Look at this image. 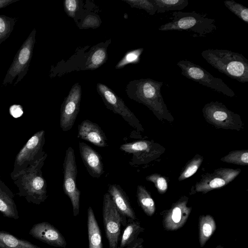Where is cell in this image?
Masks as SVG:
<instances>
[{"mask_svg":"<svg viewBox=\"0 0 248 248\" xmlns=\"http://www.w3.org/2000/svg\"><path fill=\"white\" fill-rule=\"evenodd\" d=\"M45 131L41 130L34 133L17 154L11 178L33 165L46 153L43 150Z\"/></svg>","mask_w":248,"mask_h":248,"instance_id":"7","label":"cell"},{"mask_svg":"<svg viewBox=\"0 0 248 248\" xmlns=\"http://www.w3.org/2000/svg\"><path fill=\"white\" fill-rule=\"evenodd\" d=\"M143 51V48H140L128 51L118 62L115 68L120 69L128 64L138 63Z\"/></svg>","mask_w":248,"mask_h":248,"instance_id":"27","label":"cell"},{"mask_svg":"<svg viewBox=\"0 0 248 248\" xmlns=\"http://www.w3.org/2000/svg\"><path fill=\"white\" fill-rule=\"evenodd\" d=\"M14 194L0 179V212L6 217L17 219L19 216Z\"/></svg>","mask_w":248,"mask_h":248,"instance_id":"17","label":"cell"},{"mask_svg":"<svg viewBox=\"0 0 248 248\" xmlns=\"http://www.w3.org/2000/svg\"><path fill=\"white\" fill-rule=\"evenodd\" d=\"M81 86L75 83L64 99L61 108L60 125L63 131L70 130L74 125L80 109Z\"/></svg>","mask_w":248,"mask_h":248,"instance_id":"10","label":"cell"},{"mask_svg":"<svg viewBox=\"0 0 248 248\" xmlns=\"http://www.w3.org/2000/svg\"><path fill=\"white\" fill-rule=\"evenodd\" d=\"M216 248H223V247L221 246H218L217 247H216Z\"/></svg>","mask_w":248,"mask_h":248,"instance_id":"39","label":"cell"},{"mask_svg":"<svg viewBox=\"0 0 248 248\" xmlns=\"http://www.w3.org/2000/svg\"><path fill=\"white\" fill-rule=\"evenodd\" d=\"M181 74L194 81L230 97L235 95L234 92L219 78H216L202 66L185 60L177 63Z\"/></svg>","mask_w":248,"mask_h":248,"instance_id":"6","label":"cell"},{"mask_svg":"<svg viewBox=\"0 0 248 248\" xmlns=\"http://www.w3.org/2000/svg\"><path fill=\"white\" fill-rule=\"evenodd\" d=\"M98 94L106 107L115 114L120 115L127 123L134 127H138L136 117L125 104L124 101L107 85L98 83L96 85Z\"/></svg>","mask_w":248,"mask_h":248,"instance_id":"11","label":"cell"},{"mask_svg":"<svg viewBox=\"0 0 248 248\" xmlns=\"http://www.w3.org/2000/svg\"><path fill=\"white\" fill-rule=\"evenodd\" d=\"M225 6L240 19L248 23V8L233 0L224 1Z\"/></svg>","mask_w":248,"mask_h":248,"instance_id":"26","label":"cell"},{"mask_svg":"<svg viewBox=\"0 0 248 248\" xmlns=\"http://www.w3.org/2000/svg\"><path fill=\"white\" fill-rule=\"evenodd\" d=\"M22 107L20 105L14 104L10 106L9 113L15 118L21 117L23 114Z\"/></svg>","mask_w":248,"mask_h":248,"instance_id":"31","label":"cell"},{"mask_svg":"<svg viewBox=\"0 0 248 248\" xmlns=\"http://www.w3.org/2000/svg\"><path fill=\"white\" fill-rule=\"evenodd\" d=\"M202 58L212 67L241 83L248 82V59L242 54L229 50L208 49Z\"/></svg>","mask_w":248,"mask_h":248,"instance_id":"2","label":"cell"},{"mask_svg":"<svg viewBox=\"0 0 248 248\" xmlns=\"http://www.w3.org/2000/svg\"><path fill=\"white\" fill-rule=\"evenodd\" d=\"M107 60L106 47L96 46L89 55L85 69H95L104 64Z\"/></svg>","mask_w":248,"mask_h":248,"instance_id":"22","label":"cell"},{"mask_svg":"<svg viewBox=\"0 0 248 248\" xmlns=\"http://www.w3.org/2000/svg\"><path fill=\"white\" fill-rule=\"evenodd\" d=\"M213 117L217 120L223 121L227 117V114L223 109H216V111L213 113Z\"/></svg>","mask_w":248,"mask_h":248,"instance_id":"32","label":"cell"},{"mask_svg":"<svg viewBox=\"0 0 248 248\" xmlns=\"http://www.w3.org/2000/svg\"><path fill=\"white\" fill-rule=\"evenodd\" d=\"M190 209L184 204L174 206L163 218V225L167 230L173 231L182 227L189 216Z\"/></svg>","mask_w":248,"mask_h":248,"instance_id":"16","label":"cell"},{"mask_svg":"<svg viewBox=\"0 0 248 248\" xmlns=\"http://www.w3.org/2000/svg\"><path fill=\"white\" fill-rule=\"evenodd\" d=\"M88 248H103L100 228L92 207L87 210Z\"/></svg>","mask_w":248,"mask_h":248,"instance_id":"18","label":"cell"},{"mask_svg":"<svg viewBox=\"0 0 248 248\" xmlns=\"http://www.w3.org/2000/svg\"><path fill=\"white\" fill-rule=\"evenodd\" d=\"M157 8V13L184 9L188 4L187 0H151Z\"/></svg>","mask_w":248,"mask_h":248,"instance_id":"23","label":"cell"},{"mask_svg":"<svg viewBox=\"0 0 248 248\" xmlns=\"http://www.w3.org/2000/svg\"><path fill=\"white\" fill-rule=\"evenodd\" d=\"M198 170V166L197 165H193L189 168L186 170L185 173V177L186 178L189 177L194 174Z\"/></svg>","mask_w":248,"mask_h":248,"instance_id":"36","label":"cell"},{"mask_svg":"<svg viewBox=\"0 0 248 248\" xmlns=\"http://www.w3.org/2000/svg\"><path fill=\"white\" fill-rule=\"evenodd\" d=\"M20 0H0V9L5 8L6 6Z\"/></svg>","mask_w":248,"mask_h":248,"instance_id":"37","label":"cell"},{"mask_svg":"<svg viewBox=\"0 0 248 248\" xmlns=\"http://www.w3.org/2000/svg\"><path fill=\"white\" fill-rule=\"evenodd\" d=\"M216 224L213 217L209 215L202 216L199 219V241L201 247L214 233Z\"/></svg>","mask_w":248,"mask_h":248,"instance_id":"21","label":"cell"},{"mask_svg":"<svg viewBox=\"0 0 248 248\" xmlns=\"http://www.w3.org/2000/svg\"><path fill=\"white\" fill-rule=\"evenodd\" d=\"M36 29H33L22 44L9 67L2 85L11 84L16 76V86L27 74L35 43Z\"/></svg>","mask_w":248,"mask_h":248,"instance_id":"5","label":"cell"},{"mask_svg":"<svg viewBox=\"0 0 248 248\" xmlns=\"http://www.w3.org/2000/svg\"><path fill=\"white\" fill-rule=\"evenodd\" d=\"M143 239L141 238H138L134 242L126 248H143Z\"/></svg>","mask_w":248,"mask_h":248,"instance_id":"34","label":"cell"},{"mask_svg":"<svg viewBox=\"0 0 248 248\" xmlns=\"http://www.w3.org/2000/svg\"><path fill=\"white\" fill-rule=\"evenodd\" d=\"M157 186L159 189L162 191L165 190L167 188V182L164 178L160 177L158 179Z\"/></svg>","mask_w":248,"mask_h":248,"instance_id":"35","label":"cell"},{"mask_svg":"<svg viewBox=\"0 0 248 248\" xmlns=\"http://www.w3.org/2000/svg\"><path fill=\"white\" fill-rule=\"evenodd\" d=\"M144 231L140 223L137 220H128L121 236L118 248H126L138 238L140 233Z\"/></svg>","mask_w":248,"mask_h":248,"instance_id":"19","label":"cell"},{"mask_svg":"<svg viewBox=\"0 0 248 248\" xmlns=\"http://www.w3.org/2000/svg\"><path fill=\"white\" fill-rule=\"evenodd\" d=\"M132 8L144 10L150 15H154L157 8L151 0H123Z\"/></svg>","mask_w":248,"mask_h":248,"instance_id":"28","label":"cell"},{"mask_svg":"<svg viewBox=\"0 0 248 248\" xmlns=\"http://www.w3.org/2000/svg\"><path fill=\"white\" fill-rule=\"evenodd\" d=\"M29 233L33 237L51 246L65 248L67 245L65 239L61 232L46 221L34 224Z\"/></svg>","mask_w":248,"mask_h":248,"instance_id":"12","label":"cell"},{"mask_svg":"<svg viewBox=\"0 0 248 248\" xmlns=\"http://www.w3.org/2000/svg\"><path fill=\"white\" fill-rule=\"evenodd\" d=\"M79 150L81 158L89 174L94 178L100 177L104 173L101 155L83 142L79 143Z\"/></svg>","mask_w":248,"mask_h":248,"instance_id":"14","label":"cell"},{"mask_svg":"<svg viewBox=\"0 0 248 248\" xmlns=\"http://www.w3.org/2000/svg\"><path fill=\"white\" fill-rule=\"evenodd\" d=\"M78 137L99 147L108 146L105 133L97 124L89 120H85L78 124Z\"/></svg>","mask_w":248,"mask_h":248,"instance_id":"15","label":"cell"},{"mask_svg":"<svg viewBox=\"0 0 248 248\" xmlns=\"http://www.w3.org/2000/svg\"><path fill=\"white\" fill-rule=\"evenodd\" d=\"M241 161L245 163H248V153H244L241 158Z\"/></svg>","mask_w":248,"mask_h":248,"instance_id":"38","label":"cell"},{"mask_svg":"<svg viewBox=\"0 0 248 248\" xmlns=\"http://www.w3.org/2000/svg\"><path fill=\"white\" fill-rule=\"evenodd\" d=\"M171 16V20L161 25L158 28L159 31H185L194 33V37H205L217 28L214 19L195 11H175Z\"/></svg>","mask_w":248,"mask_h":248,"instance_id":"3","label":"cell"},{"mask_svg":"<svg viewBox=\"0 0 248 248\" xmlns=\"http://www.w3.org/2000/svg\"><path fill=\"white\" fill-rule=\"evenodd\" d=\"M16 22L15 18L0 15V44L10 36Z\"/></svg>","mask_w":248,"mask_h":248,"instance_id":"25","label":"cell"},{"mask_svg":"<svg viewBox=\"0 0 248 248\" xmlns=\"http://www.w3.org/2000/svg\"><path fill=\"white\" fill-rule=\"evenodd\" d=\"M0 248H41L30 242L17 238L10 232L0 231Z\"/></svg>","mask_w":248,"mask_h":248,"instance_id":"20","label":"cell"},{"mask_svg":"<svg viewBox=\"0 0 248 248\" xmlns=\"http://www.w3.org/2000/svg\"><path fill=\"white\" fill-rule=\"evenodd\" d=\"M63 170V190L71 201L73 215L76 217L79 213L80 191L77 186V166L74 151L71 146L66 150Z\"/></svg>","mask_w":248,"mask_h":248,"instance_id":"8","label":"cell"},{"mask_svg":"<svg viewBox=\"0 0 248 248\" xmlns=\"http://www.w3.org/2000/svg\"><path fill=\"white\" fill-rule=\"evenodd\" d=\"M64 10L67 15L74 17L79 7V1L78 0H65L63 2Z\"/></svg>","mask_w":248,"mask_h":248,"instance_id":"29","label":"cell"},{"mask_svg":"<svg viewBox=\"0 0 248 248\" xmlns=\"http://www.w3.org/2000/svg\"><path fill=\"white\" fill-rule=\"evenodd\" d=\"M225 184V182L222 179L216 178L210 182L209 185L212 188H217L221 187Z\"/></svg>","mask_w":248,"mask_h":248,"instance_id":"33","label":"cell"},{"mask_svg":"<svg viewBox=\"0 0 248 248\" xmlns=\"http://www.w3.org/2000/svg\"><path fill=\"white\" fill-rule=\"evenodd\" d=\"M100 20L96 16L88 15L84 19L81 24V28H96L100 26Z\"/></svg>","mask_w":248,"mask_h":248,"instance_id":"30","label":"cell"},{"mask_svg":"<svg viewBox=\"0 0 248 248\" xmlns=\"http://www.w3.org/2000/svg\"><path fill=\"white\" fill-rule=\"evenodd\" d=\"M137 197L138 202L144 213L148 216H152L155 212L154 202L141 186L138 187Z\"/></svg>","mask_w":248,"mask_h":248,"instance_id":"24","label":"cell"},{"mask_svg":"<svg viewBox=\"0 0 248 248\" xmlns=\"http://www.w3.org/2000/svg\"><path fill=\"white\" fill-rule=\"evenodd\" d=\"M47 156L46 153L33 165L11 177L18 189L16 195L24 197L29 203L39 205L47 198L46 182L42 171Z\"/></svg>","mask_w":248,"mask_h":248,"instance_id":"1","label":"cell"},{"mask_svg":"<svg viewBox=\"0 0 248 248\" xmlns=\"http://www.w3.org/2000/svg\"><path fill=\"white\" fill-rule=\"evenodd\" d=\"M103 221L109 248H118L122 225L121 218L108 192L103 196Z\"/></svg>","mask_w":248,"mask_h":248,"instance_id":"9","label":"cell"},{"mask_svg":"<svg viewBox=\"0 0 248 248\" xmlns=\"http://www.w3.org/2000/svg\"><path fill=\"white\" fill-rule=\"evenodd\" d=\"M111 199L120 214L122 225L125 226L128 220H137L135 212L131 206L129 198L121 186L118 184L110 185L108 190Z\"/></svg>","mask_w":248,"mask_h":248,"instance_id":"13","label":"cell"},{"mask_svg":"<svg viewBox=\"0 0 248 248\" xmlns=\"http://www.w3.org/2000/svg\"><path fill=\"white\" fill-rule=\"evenodd\" d=\"M163 84V82L151 78H141L130 81L126 91L130 98L151 107H156L157 105L163 104L160 93Z\"/></svg>","mask_w":248,"mask_h":248,"instance_id":"4","label":"cell"}]
</instances>
